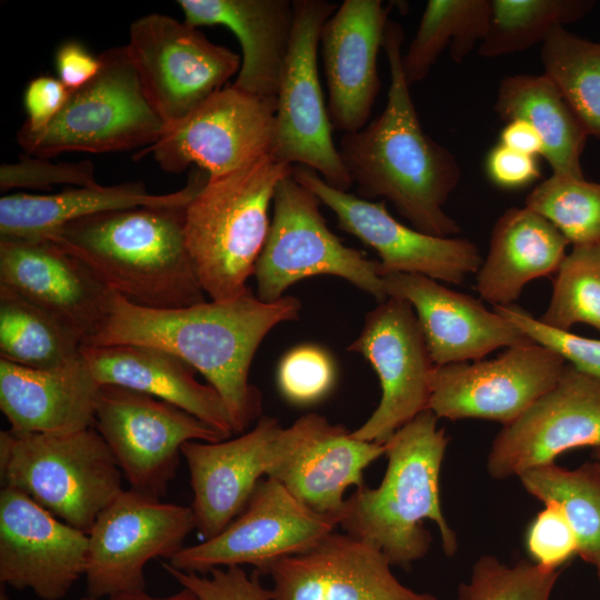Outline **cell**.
Returning a JSON list of instances; mask_svg holds the SVG:
<instances>
[{"mask_svg":"<svg viewBox=\"0 0 600 600\" xmlns=\"http://www.w3.org/2000/svg\"><path fill=\"white\" fill-rule=\"evenodd\" d=\"M300 311L297 297L264 302L252 291L178 309L144 308L114 294L107 324L86 344H139L178 357L220 394L233 433L241 434L262 416V396L249 381L253 357L276 326L298 320Z\"/></svg>","mask_w":600,"mask_h":600,"instance_id":"obj_1","label":"cell"},{"mask_svg":"<svg viewBox=\"0 0 600 600\" xmlns=\"http://www.w3.org/2000/svg\"><path fill=\"white\" fill-rule=\"evenodd\" d=\"M403 38L401 26L388 21L386 107L368 126L343 133L338 150L359 197L388 200L421 232L454 237L461 228L443 206L459 184L461 170L454 156L421 127L402 70Z\"/></svg>","mask_w":600,"mask_h":600,"instance_id":"obj_2","label":"cell"},{"mask_svg":"<svg viewBox=\"0 0 600 600\" xmlns=\"http://www.w3.org/2000/svg\"><path fill=\"white\" fill-rule=\"evenodd\" d=\"M136 207L70 221L46 239L82 261L113 293L150 309L206 301L184 240V209Z\"/></svg>","mask_w":600,"mask_h":600,"instance_id":"obj_3","label":"cell"},{"mask_svg":"<svg viewBox=\"0 0 600 600\" xmlns=\"http://www.w3.org/2000/svg\"><path fill=\"white\" fill-rule=\"evenodd\" d=\"M428 410L398 429L386 442L388 459L377 488H358L344 502L339 526L378 548L392 566L409 568L429 551L431 536L423 526L433 521L442 550L452 557L457 536L440 501V471L449 438Z\"/></svg>","mask_w":600,"mask_h":600,"instance_id":"obj_4","label":"cell"},{"mask_svg":"<svg viewBox=\"0 0 600 600\" xmlns=\"http://www.w3.org/2000/svg\"><path fill=\"white\" fill-rule=\"evenodd\" d=\"M293 166L267 156L228 174L209 178L184 209V240L210 300L249 292L248 279L268 237L269 207Z\"/></svg>","mask_w":600,"mask_h":600,"instance_id":"obj_5","label":"cell"},{"mask_svg":"<svg viewBox=\"0 0 600 600\" xmlns=\"http://www.w3.org/2000/svg\"><path fill=\"white\" fill-rule=\"evenodd\" d=\"M1 486L18 489L89 534L123 490L122 471L94 427L70 433L0 432Z\"/></svg>","mask_w":600,"mask_h":600,"instance_id":"obj_6","label":"cell"},{"mask_svg":"<svg viewBox=\"0 0 600 600\" xmlns=\"http://www.w3.org/2000/svg\"><path fill=\"white\" fill-rule=\"evenodd\" d=\"M97 76L70 92L56 119L38 132L19 129L26 154L103 153L156 143L166 126L148 100L126 46L106 49Z\"/></svg>","mask_w":600,"mask_h":600,"instance_id":"obj_7","label":"cell"},{"mask_svg":"<svg viewBox=\"0 0 600 600\" xmlns=\"http://www.w3.org/2000/svg\"><path fill=\"white\" fill-rule=\"evenodd\" d=\"M320 200L293 176L272 199V220L253 274L257 297L274 302L294 283L313 276L347 280L379 302L388 298L379 261L346 246L328 227Z\"/></svg>","mask_w":600,"mask_h":600,"instance_id":"obj_8","label":"cell"},{"mask_svg":"<svg viewBox=\"0 0 600 600\" xmlns=\"http://www.w3.org/2000/svg\"><path fill=\"white\" fill-rule=\"evenodd\" d=\"M294 23L280 77L270 156L308 167L331 187L349 192L353 182L332 139V123L318 72L324 22L338 6L327 0H293Z\"/></svg>","mask_w":600,"mask_h":600,"instance_id":"obj_9","label":"cell"},{"mask_svg":"<svg viewBox=\"0 0 600 600\" xmlns=\"http://www.w3.org/2000/svg\"><path fill=\"white\" fill-rule=\"evenodd\" d=\"M143 91L166 128L200 107L238 74L241 58L199 28L162 13L134 20L126 46Z\"/></svg>","mask_w":600,"mask_h":600,"instance_id":"obj_10","label":"cell"},{"mask_svg":"<svg viewBox=\"0 0 600 600\" xmlns=\"http://www.w3.org/2000/svg\"><path fill=\"white\" fill-rule=\"evenodd\" d=\"M93 427L113 453L130 489L157 499L166 494L186 442L228 439L167 401L114 384L100 386Z\"/></svg>","mask_w":600,"mask_h":600,"instance_id":"obj_11","label":"cell"},{"mask_svg":"<svg viewBox=\"0 0 600 600\" xmlns=\"http://www.w3.org/2000/svg\"><path fill=\"white\" fill-rule=\"evenodd\" d=\"M193 529L190 506L123 489L99 513L88 534L86 596L100 600L146 590V564L158 557L171 559Z\"/></svg>","mask_w":600,"mask_h":600,"instance_id":"obj_12","label":"cell"},{"mask_svg":"<svg viewBox=\"0 0 600 600\" xmlns=\"http://www.w3.org/2000/svg\"><path fill=\"white\" fill-rule=\"evenodd\" d=\"M339 521L337 516L310 509L277 480L264 478L244 510L224 530L183 547L168 563L198 574L248 564L266 574L273 563L313 548L337 530Z\"/></svg>","mask_w":600,"mask_h":600,"instance_id":"obj_13","label":"cell"},{"mask_svg":"<svg viewBox=\"0 0 600 600\" xmlns=\"http://www.w3.org/2000/svg\"><path fill=\"white\" fill-rule=\"evenodd\" d=\"M277 99L232 84L211 96L139 156L151 153L159 167L180 173L194 164L218 178L270 156Z\"/></svg>","mask_w":600,"mask_h":600,"instance_id":"obj_14","label":"cell"},{"mask_svg":"<svg viewBox=\"0 0 600 600\" xmlns=\"http://www.w3.org/2000/svg\"><path fill=\"white\" fill-rule=\"evenodd\" d=\"M348 350L361 354L378 376L381 398L351 434L384 443L398 429L428 410L436 364L412 306L388 297L368 312Z\"/></svg>","mask_w":600,"mask_h":600,"instance_id":"obj_15","label":"cell"},{"mask_svg":"<svg viewBox=\"0 0 600 600\" xmlns=\"http://www.w3.org/2000/svg\"><path fill=\"white\" fill-rule=\"evenodd\" d=\"M566 360L533 340L490 360L436 366L428 409L449 420L512 422L559 381Z\"/></svg>","mask_w":600,"mask_h":600,"instance_id":"obj_16","label":"cell"},{"mask_svg":"<svg viewBox=\"0 0 600 600\" xmlns=\"http://www.w3.org/2000/svg\"><path fill=\"white\" fill-rule=\"evenodd\" d=\"M292 176L336 214L340 230L378 253L383 276L422 274L461 284L483 261L474 242L458 237H434L407 226L390 214L383 200H367L338 190L304 166H293Z\"/></svg>","mask_w":600,"mask_h":600,"instance_id":"obj_17","label":"cell"},{"mask_svg":"<svg viewBox=\"0 0 600 600\" xmlns=\"http://www.w3.org/2000/svg\"><path fill=\"white\" fill-rule=\"evenodd\" d=\"M384 453V443L357 439L343 426L308 413L280 429L267 478L310 509L340 519L346 491L363 487L364 470Z\"/></svg>","mask_w":600,"mask_h":600,"instance_id":"obj_18","label":"cell"},{"mask_svg":"<svg viewBox=\"0 0 600 600\" xmlns=\"http://www.w3.org/2000/svg\"><path fill=\"white\" fill-rule=\"evenodd\" d=\"M580 447L600 448V382L567 363L556 386L499 431L487 471L496 480L519 477Z\"/></svg>","mask_w":600,"mask_h":600,"instance_id":"obj_19","label":"cell"},{"mask_svg":"<svg viewBox=\"0 0 600 600\" xmlns=\"http://www.w3.org/2000/svg\"><path fill=\"white\" fill-rule=\"evenodd\" d=\"M89 537L24 492H0V581L42 600L64 598L84 577Z\"/></svg>","mask_w":600,"mask_h":600,"instance_id":"obj_20","label":"cell"},{"mask_svg":"<svg viewBox=\"0 0 600 600\" xmlns=\"http://www.w3.org/2000/svg\"><path fill=\"white\" fill-rule=\"evenodd\" d=\"M0 286L51 313L82 344L104 328L116 294L49 239H0Z\"/></svg>","mask_w":600,"mask_h":600,"instance_id":"obj_21","label":"cell"},{"mask_svg":"<svg viewBox=\"0 0 600 600\" xmlns=\"http://www.w3.org/2000/svg\"><path fill=\"white\" fill-rule=\"evenodd\" d=\"M374 546L337 530L310 550L273 563L271 600H437L398 580Z\"/></svg>","mask_w":600,"mask_h":600,"instance_id":"obj_22","label":"cell"},{"mask_svg":"<svg viewBox=\"0 0 600 600\" xmlns=\"http://www.w3.org/2000/svg\"><path fill=\"white\" fill-rule=\"evenodd\" d=\"M383 281L388 297L412 306L436 366L481 360L497 349L531 340L480 299L432 278L390 273Z\"/></svg>","mask_w":600,"mask_h":600,"instance_id":"obj_23","label":"cell"},{"mask_svg":"<svg viewBox=\"0 0 600 600\" xmlns=\"http://www.w3.org/2000/svg\"><path fill=\"white\" fill-rule=\"evenodd\" d=\"M389 7L380 0H344L320 32L333 129H362L380 89L377 57L383 48Z\"/></svg>","mask_w":600,"mask_h":600,"instance_id":"obj_24","label":"cell"},{"mask_svg":"<svg viewBox=\"0 0 600 600\" xmlns=\"http://www.w3.org/2000/svg\"><path fill=\"white\" fill-rule=\"evenodd\" d=\"M281 428L277 418L261 416L251 430L234 439L182 446L193 491L190 507L204 540L224 530L267 478L272 443Z\"/></svg>","mask_w":600,"mask_h":600,"instance_id":"obj_25","label":"cell"},{"mask_svg":"<svg viewBox=\"0 0 600 600\" xmlns=\"http://www.w3.org/2000/svg\"><path fill=\"white\" fill-rule=\"evenodd\" d=\"M81 358L99 386L114 384L167 401L226 438L233 433L220 394L196 379V370L168 351L139 344H82Z\"/></svg>","mask_w":600,"mask_h":600,"instance_id":"obj_26","label":"cell"},{"mask_svg":"<svg viewBox=\"0 0 600 600\" xmlns=\"http://www.w3.org/2000/svg\"><path fill=\"white\" fill-rule=\"evenodd\" d=\"M184 21L196 28L224 26L239 40L237 89L277 99L294 23L293 0H178Z\"/></svg>","mask_w":600,"mask_h":600,"instance_id":"obj_27","label":"cell"},{"mask_svg":"<svg viewBox=\"0 0 600 600\" xmlns=\"http://www.w3.org/2000/svg\"><path fill=\"white\" fill-rule=\"evenodd\" d=\"M99 388L81 357L57 369L0 359V409L16 431L70 433L93 427Z\"/></svg>","mask_w":600,"mask_h":600,"instance_id":"obj_28","label":"cell"},{"mask_svg":"<svg viewBox=\"0 0 600 600\" xmlns=\"http://www.w3.org/2000/svg\"><path fill=\"white\" fill-rule=\"evenodd\" d=\"M208 180V173L194 168L182 189L167 194H152L140 181L6 194L0 199V239H46L70 221L110 210L187 206Z\"/></svg>","mask_w":600,"mask_h":600,"instance_id":"obj_29","label":"cell"},{"mask_svg":"<svg viewBox=\"0 0 600 600\" xmlns=\"http://www.w3.org/2000/svg\"><path fill=\"white\" fill-rule=\"evenodd\" d=\"M569 243L534 210L507 209L492 228L489 251L476 272L478 293L493 307L513 304L526 284L557 272Z\"/></svg>","mask_w":600,"mask_h":600,"instance_id":"obj_30","label":"cell"},{"mask_svg":"<svg viewBox=\"0 0 600 600\" xmlns=\"http://www.w3.org/2000/svg\"><path fill=\"white\" fill-rule=\"evenodd\" d=\"M494 111L506 122L523 120L536 130L552 174L584 178L581 154L589 136L544 73L504 77L498 87Z\"/></svg>","mask_w":600,"mask_h":600,"instance_id":"obj_31","label":"cell"},{"mask_svg":"<svg viewBox=\"0 0 600 600\" xmlns=\"http://www.w3.org/2000/svg\"><path fill=\"white\" fill-rule=\"evenodd\" d=\"M82 341L48 311L0 286V357L32 369H57L80 359Z\"/></svg>","mask_w":600,"mask_h":600,"instance_id":"obj_32","label":"cell"},{"mask_svg":"<svg viewBox=\"0 0 600 600\" xmlns=\"http://www.w3.org/2000/svg\"><path fill=\"white\" fill-rule=\"evenodd\" d=\"M491 0H429L407 52L402 70L409 86L423 80L449 47L460 63L481 43L489 29Z\"/></svg>","mask_w":600,"mask_h":600,"instance_id":"obj_33","label":"cell"},{"mask_svg":"<svg viewBox=\"0 0 600 600\" xmlns=\"http://www.w3.org/2000/svg\"><path fill=\"white\" fill-rule=\"evenodd\" d=\"M538 500L557 506L570 523L578 554L587 562L600 560V468L597 463L568 470L556 463L530 469L519 477Z\"/></svg>","mask_w":600,"mask_h":600,"instance_id":"obj_34","label":"cell"},{"mask_svg":"<svg viewBox=\"0 0 600 600\" xmlns=\"http://www.w3.org/2000/svg\"><path fill=\"white\" fill-rule=\"evenodd\" d=\"M544 74L561 91L588 136L600 139V42L557 27L541 47Z\"/></svg>","mask_w":600,"mask_h":600,"instance_id":"obj_35","label":"cell"},{"mask_svg":"<svg viewBox=\"0 0 600 600\" xmlns=\"http://www.w3.org/2000/svg\"><path fill=\"white\" fill-rule=\"evenodd\" d=\"M594 6L591 0H491V17L478 53L494 58L543 43L557 27L576 22Z\"/></svg>","mask_w":600,"mask_h":600,"instance_id":"obj_36","label":"cell"},{"mask_svg":"<svg viewBox=\"0 0 600 600\" xmlns=\"http://www.w3.org/2000/svg\"><path fill=\"white\" fill-rule=\"evenodd\" d=\"M553 276L550 302L537 319L561 331L576 323L600 331V243L573 246Z\"/></svg>","mask_w":600,"mask_h":600,"instance_id":"obj_37","label":"cell"},{"mask_svg":"<svg viewBox=\"0 0 600 600\" xmlns=\"http://www.w3.org/2000/svg\"><path fill=\"white\" fill-rule=\"evenodd\" d=\"M524 206L548 219L573 246L600 243V183L552 174Z\"/></svg>","mask_w":600,"mask_h":600,"instance_id":"obj_38","label":"cell"},{"mask_svg":"<svg viewBox=\"0 0 600 600\" xmlns=\"http://www.w3.org/2000/svg\"><path fill=\"white\" fill-rule=\"evenodd\" d=\"M559 570L519 561L502 563L484 554L473 563L470 577L458 587L457 600H550Z\"/></svg>","mask_w":600,"mask_h":600,"instance_id":"obj_39","label":"cell"},{"mask_svg":"<svg viewBox=\"0 0 600 600\" xmlns=\"http://www.w3.org/2000/svg\"><path fill=\"white\" fill-rule=\"evenodd\" d=\"M337 368L332 356L316 343L293 347L281 358L277 384L291 404L306 407L318 403L333 389Z\"/></svg>","mask_w":600,"mask_h":600,"instance_id":"obj_40","label":"cell"},{"mask_svg":"<svg viewBox=\"0 0 600 600\" xmlns=\"http://www.w3.org/2000/svg\"><path fill=\"white\" fill-rule=\"evenodd\" d=\"M493 310L528 338L557 351L576 370L600 382V340L552 329L514 303L494 306Z\"/></svg>","mask_w":600,"mask_h":600,"instance_id":"obj_41","label":"cell"},{"mask_svg":"<svg viewBox=\"0 0 600 600\" xmlns=\"http://www.w3.org/2000/svg\"><path fill=\"white\" fill-rule=\"evenodd\" d=\"M93 187L97 183L93 164L88 161L52 163L23 154L16 163H3L0 168V189L26 188L50 190L56 184Z\"/></svg>","mask_w":600,"mask_h":600,"instance_id":"obj_42","label":"cell"},{"mask_svg":"<svg viewBox=\"0 0 600 600\" xmlns=\"http://www.w3.org/2000/svg\"><path fill=\"white\" fill-rule=\"evenodd\" d=\"M164 570L182 587L201 600H271L270 588L263 586L262 573L253 569L247 573L242 567L214 568L206 577L174 569L162 562Z\"/></svg>","mask_w":600,"mask_h":600,"instance_id":"obj_43","label":"cell"},{"mask_svg":"<svg viewBox=\"0 0 600 600\" xmlns=\"http://www.w3.org/2000/svg\"><path fill=\"white\" fill-rule=\"evenodd\" d=\"M526 546L534 563L550 570H559L578 554L576 534L562 511L552 503H546L531 521Z\"/></svg>","mask_w":600,"mask_h":600,"instance_id":"obj_44","label":"cell"},{"mask_svg":"<svg viewBox=\"0 0 600 600\" xmlns=\"http://www.w3.org/2000/svg\"><path fill=\"white\" fill-rule=\"evenodd\" d=\"M70 90L51 76H38L26 87L23 107L27 120L20 129L38 132L48 127L63 109Z\"/></svg>","mask_w":600,"mask_h":600,"instance_id":"obj_45","label":"cell"},{"mask_svg":"<svg viewBox=\"0 0 600 600\" xmlns=\"http://www.w3.org/2000/svg\"><path fill=\"white\" fill-rule=\"evenodd\" d=\"M486 171L493 184L506 190L524 188L541 176L537 157L521 153L501 143L489 151Z\"/></svg>","mask_w":600,"mask_h":600,"instance_id":"obj_46","label":"cell"},{"mask_svg":"<svg viewBox=\"0 0 600 600\" xmlns=\"http://www.w3.org/2000/svg\"><path fill=\"white\" fill-rule=\"evenodd\" d=\"M54 64L58 79L70 90L91 81L100 69V58L94 57L81 42L68 40L56 51Z\"/></svg>","mask_w":600,"mask_h":600,"instance_id":"obj_47","label":"cell"},{"mask_svg":"<svg viewBox=\"0 0 600 600\" xmlns=\"http://www.w3.org/2000/svg\"><path fill=\"white\" fill-rule=\"evenodd\" d=\"M501 144L529 156H542V142L536 130L523 120H511L500 132Z\"/></svg>","mask_w":600,"mask_h":600,"instance_id":"obj_48","label":"cell"},{"mask_svg":"<svg viewBox=\"0 0 600 600\" xmlns=\"http://www.w3.org/2000/svg\"><path fill=\"white\" fill-rule=\"evenodd\" d=\"M79 600H96L88 596L80 598ZM107 600H201L194 592L190 589L182 587V589L173 594L168 597H152L148 594L144 590L134 591V592H124L119 593L112 597L107 598Z\"/></svg>","mask_w":600,"mask_h":600,"instance_id":"obj_49","label":"cell"},{"mask_svg":"<svg viewBox=\"0 0 600 600\" xmlns=\"http://www.w3.org/2000/svg\"><path fill=\"white\" fill-rule=\"evenodd\" d=\"M599 468H600V449H599V452L597 453V462H596Z\"/></svg>","mask_w":600,"mask_h":600,"instance_id":"obj_50","label":"cell"},{"mask_svg":"<svg viewBox=\"0 0 600 600\" xmlns=\"http://www.w3.org/2000/svg\"><path fill=\"white\" fill-rule=\"evenodd\" d=\"M597 569H598V576H599V580H600V560L598 561V563L596 564Z\"/></svg>","mask_w":600,"mask_h":600,"instance_id":"obj_51","label":"cell"}]
</instances>
